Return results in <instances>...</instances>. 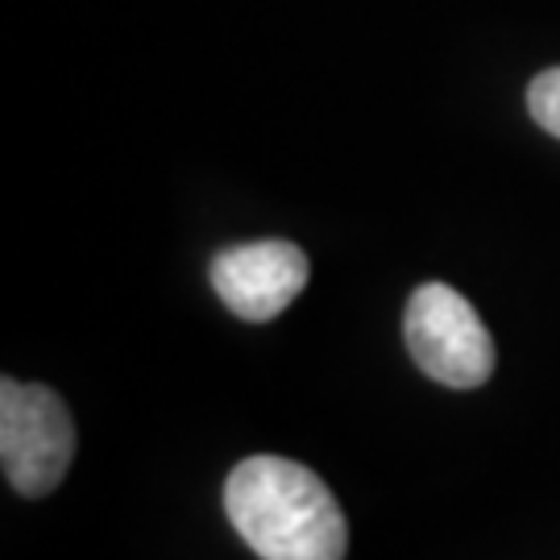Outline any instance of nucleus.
<instances>
[{"mask_svg": "<svg viewBox=\"0 0 560 560\" xmlns=\"http://www.w3.org/2000/svg\"><path fill=\"white\" fill-rule=\"evenodd\" d=\"M224 515L261 560H345L349 552L340 502L300 460H241L224 481Z\"/></svg>", "mask_w": 560, "mask_h": 560, "instance_id": "nucleus-1", "label": "nucleus"}, {"mask_svg": "<svg viewBox=\"0 0 560 560\" xmlns=\"http://www.w3.org/2000/svg\"><path fill=\"white\" fill-rule=\"evenodd\" d=\"M75 457V423L59 390L38 382H0V460L25 499L59 490Z\"/></svg>", "mask_w": 560, "mask_h": 560, "instance_id": "nucleus-2", "label": "nucleus"}, {"mask_svg": "<svg viewBox=\"0 0 560 560\" xmlns=\"http://www.w3.org/2000/svg\"><path fill=\"white\" fill-rule=\"evenodd\" d=\"M407 353L423 374L453 390H474L494 374V340L469 300L448 282H423L402 316Z\"/></svg>", "mask_w": 560, "mask_h": 560, "instance_id": "nucleus-3", "label": "nucleus"}, {"mask_svg": "<svg viewBox=\"0 0 560 560\" xmlns=\"http://www.w3.org/2000/svg\"><path fill=\"white\" fill-rule=\"evenodd\" d=\"M307 254L291 241H245L212 258V287L224 307L249 324L282 316L307 287Z\"/></svg>", "mask_w": 560, "mask_h": 560, "instance_id": "nucleus-4", "label": "nucleus"}, {"mask_svg": "<svg viewBox=\"0 0 560 560\" xmlns=\"http://www.w3.org/2000/svg\"><path fill=\"white\" fill-rule=\"evenodd\" d=\"M527 113L540 125L544 133L560 138V67L540 71L527 88Z\"/></svg>", "mask_w": 560, "mask_h": 560, "instance_id": "nucleus-5", "label": "nucleus"}]
</instances>
